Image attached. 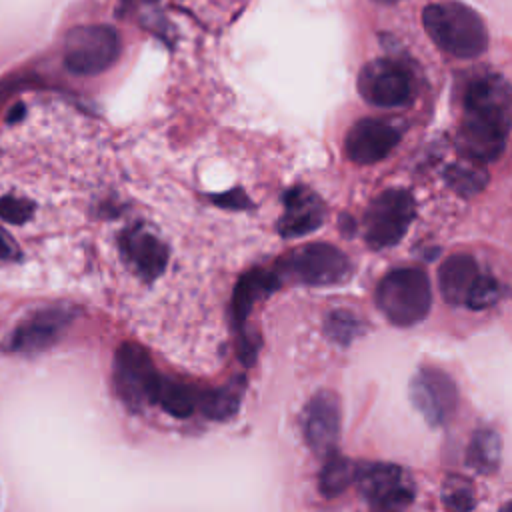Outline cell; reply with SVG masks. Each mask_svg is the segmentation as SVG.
<instances>
[{
  "mask_svg": "<svg viewBox=\"0 0 512 512\" xmlns=\"http://www.w3.org/2000/svg\"><path fill=\"white\" fill-rule=\"evenodd\" d=\"M512 128V86L498 74H484L470 82L464 94V116L456 134V148L474 162H492L506 148Z\"/></svg>",
  "mask_w": 512,
  "mask_h": 512,
  "instance_id": "1",
  "label": "cell"
},
{
  "mask_svg": "<svg viewBox=\"0 0 512 512\" xmlns=\"http://www.w3.org/2000/svg\"><path fill=\"white\" fill-rule=\"evenodd\" d=\"M422 26L430 40L454 58H476L488 46L482 18L460 2H434L422 12Z\"/></svg>",
  "mask_w": 512,
  "mask_h": 512,
  "instance_id": "2",
  "label": "cell"
},
{
  "mask_svg": "<svg viewBox=\"0 0 512 512\" xmlns=\"http://www.w3.org/2000/svg\"><path fill=\"white\" fill-rule=\"evenodd\" d=\"M376 304L394 326H412L426 318L432 304L428 276L418 268L388 272L376 288Z\"/></svg>",
  "mask_w": 512,
  "mask_h": 512,
  "instance_id": "3",
  "label": "cell"
},
{
  "mask_svg": "<svg viewBox=\"0 0 512 512\" xmlns=\"http://www.w3.org/2000/svg\"><path fill=\"white\" fill-rule=\"evenodd\" d=\"M120 56V36L108 24H80L64 38V66L76 76H96Z\"/></svg>",
  "mask_w": 512,
  "mask_h": 512,
  "instance_id": "4",
  "label": "cell"
},
{
  "mask_svg": "<svg viewBox=\"0 0 512 512\" xmlns=\"http://www.w3.org/2000/svg\"><path fill=\"white\" fill-rule=\"evenodd\" d=\"M414 218V198L408 190L392 188L378 194L364 214V238L372 248H388L402 240Z\"/></svg>",
  "mask_w": 512,
  "mask_h": 512,
  "instance_id": "5",
  "label": "cell"
},
{
  "mask_svg": "<svg viewBox=\"0 0 512 512\" xmlns=\"http://www.w3.org/2000/svg\"><path fill=\"white\" fill-rule=\"evenodd\" d=\"M282 272L302 284L328 286L344 282L350 276V262L336 246L304 244L284 258Z\"/></svg>",
  "mask_w": 512,
  "mask_h": 512,
  "instance_id": "6",
  "label": "cell"
},
{
  "mask_svg": "<svg viewBox=\"0 0 512 512\" xmlns=\"http://www.w3.org/2000/svg\"><path fill=\"white\" fill-rule=\"evenodd\" d=\"M160 374L144 348L124 342L114 356V384L122 400L130 408H142L154 402V392Z\"/></svg>",
  "mask_w": 512,
  "mask_h": 512,
  "instance_id": "7",
  "label": "cell"
},
{
  "mask_svg": "<svg viewBox=\"0 0 512 512\" xmlns=\"http://www.w3.org/2000/svg\"><path fill=\"white\" fill-rule=\"evenodd\" d=\"M358 92L362 98L380 108L404 106L414 96L410 72L396 60L380 58L368 62L358 74Z\"/></svg>",
  "mask_w": 512,
  "mask_h": 512,
  "instance_id": "8",
  "label": "cell"
},
{
  "mask_svg": "<svg viewBox=\"0 0 512 512\" xmlns=\"http://www.w3.org/2000/svg\"><path fill=\"white\" fill-rule=\"evenodd\" d=\"M356 484L362 498L380 510L406 508L414 498L410 476L396 464H358Z\"/></svg>",
  "mask_w": 512,
  "mask_h": 512,
  "instance_id": "9",
  "label": "cell"
},
{
  "mask_svg": "<svg viewBox=\"0 0 512 512\" xmlns=\"http://www.w3.org/2000/svg\"><path fill=\"white\" fill-rule=\"evenodd\" d=\"M410 398L418 412L432 424H446L458 410V388L454 380L438 368H420L410 384Z\"/></svg>",
  "mask_w": 512,
  "mask_h": 512,
  "instance_id": "10",
  "label": "cell"
},
{
  "mask_svg": "<svg viewBox=\"0 0 512 512\" xmlns=\"http://www.w3.org/2000/svg\"><path fill=\"white\" fill-rule=\"evenodd\" d=\"M74 312L64 306L42 308L28 316L10 336V350L18 354H38L50 348L72 322Z\"/></svg>",
  "mask_w": 512,
  "mask_h": 512,
  "instance_id": "11",
  "label": "cell"
},
{
  "mask_svg": "<svg viewBox=\"0 0 512 512\" xmlns=\"http://www.w3.org/2000/svg\"><path fill=\"white\" fill-rule=\"evenodd\" d=\"M400 142V130L384 120L364 118L356 122L346 138V156L356 164H374L384 160Z\"/></svg>",
  "mask_w": 512,
  "mask_h": 512,
  "instance_id": "12",
  "label": "cell"
},
{
  "mask_svg": "<svg viewBox=\"0 0 512 512\" xmlns=\"http://www.w3.org/2000/svg\"><path fill=\"white\" fill-rule=\"evenodd\" d=\"M304 438L316 454H330L340 434V406L336 394L318 392L304 412Z\"/></svg>",
  "mask_w": 512,
  "mask_h": 512,
  "instance_id": "13",
  "label": "cell"
},
{
  "mask_svg": "<svg viewBox=\"0 0 512 512\" xmlns=\"http://www.w3.org/2000/svg\"><path fill=\"white\" fill-rule=\"evenodd\" d=\"M324 220L322 200L308 188H290L284 196V214L278 222L282 236H304L316 230Z\"/></svg>",
  "mask_w": 512,
  "mask_h": 512,
  "instance_id": "14",
  "label": "cell"
},
{
  "mask_svg": "<svg viewBox=\"0 0 512 512\" xmlns=\"http://www.w3.org/2000/svg\"><path fill=\"white\" fill-rule=\"evenodd\" d=\"M482 274L478 264L468 254H454L446 258L438 272L442 296L452 306H468Z\"/></svg>",
  "mask_w": 512,
  "mask_h": 512,
  "instance_id": "15",
  "label": "cell"
},
{
  "mask_svg": "<svg viewBox=\"0 0 512 512\" xmlns=\"http://www.w3.org/2000/svg\"><path fill=\"white\" fill-rule=\"evenodd\" d=\"M122 250L146 280L160 276L168 264V248L140 226L122 236Z\"/></svg>",
  "mask_w": 512,
  "mask_h": 512,
  "instance_id": "16",
  "label": "cell"
},
{
  "mask_svg": "<svg viewBox=\"0 0 512 512\" xmlns=\"http://www.w3.org/2000/svg\"><path fill=\"white\" fill-rule=\"evenodd\" d=\"M278 286V280L270 272L262 270H252L242 276V280L236 286L234 298H232V310H234V320L236 326L242 328L246 322V316L252 310V304L272 292Z\"/></svg>",
  "mask_w": 512,
  "mask_h": 512,
  "instance_id": "17",
  "label": "cell"
},
{
  "mask_svg": "<svg viewBox=\"0 0 512 512\" xmlns=\"http://www.w3.org/2000/svg\"><path fill=\"white\" fill-rule=\"evenodd\" d=\"M200 392L184 382L160 376L154 392V402L162 406L164 412L176 418H188L198 408Z\"/></svg>",
  "mask_w": 512,
  "mask_h": 512,
  "instance_id": "18",
  "label": "cell"
},
{
  "mask_svg": "<svg viewBox=\"0 0 512 512\" xmlns=\"http://www.w3.org/2000/svg\"><path fill=\"white\" fill-rule=\"evenodd\" d=\"M244 392V378H236L222 388L204 390L198 398V410L212 420H226L236 414Z\"/></svg>",
  "mask_w": 512,
  "mask_h": 512,
  "instance_id": "19",
  "label": "cell"
},
{
  "mask_svg": "<svg viewBox=\"0 0 512 512\" xmlns=\"http://www.w3.org/2000/svg\"><path fill=\"white\" fill-rule=\"evenodd\" d=\"M356 472H358V464H354L344 456L330 454L320 472V480H318L320 492L326 498H334L342 494L350 484L356 482Z\"/></svg>",
  "mask_w": 512,
  "mask_h": 512,
  "instance_id": "20",
  "label": "cell"
},
{
  "mask_svg": "<svg viewBox=\"0 0 512 512\" xmlns=\"http://www.w3.org/2000/svg\"><path fill=\"white\" fill-rule=\"evenodd\" d=\"M466 460L480 474L494 472L500 462V438L496 432L478 430L470 442Z\"/></svg>",
  "mask_w": 512,
  "mask_h": 512,
  "instance_id": "21",
  "label": "cell"
},
{
  "mask_svg": "<svg viewBox=\"0 0 512 512\" xmlns=\"http://www.w3.org/2000/svg\"><path fill=\"white\" fill-rule=\"evenodd\" d=\"M444 178L448 186L462 196L478 194L488 182V174L476 164H452L446 168Z\"/></svg>",
  "mask_w": 512,
  "mask_h": 512,
  "instance_id": "22",
  "label": "cell"
},
{
  "mask_svg": "<svg viewBox=\"0 0 512 512\" xmlns=\"http://www.w3.org/2000/svg\"><path fill=\"white\" fill-rule=\"evenodd\" d=\"M326 328L334 340H338L340 344H346L358 334V320L348 312H334L330 314Z\"/></svg>",
  "mask_w": 512,
  "mask_h": 512,
  "instance_id": "23",
  "label": "cell"
},
{
  "mask_svg": "<svg viewBox=\"0 0 512 512\" xmlns=\"http://www.w3.org/2000/svg\"><path fill=\"white\" fill-rule=\"evenodd\" d=\"M32 202L18 196L0 198V218L12 224H24L32 216Z\"/></svg>",
  "mask_w": 512,
  "mask_h": 512,
  "instance_id": "24",
  "label": "cell"
},
{
  "mask_svg": "<svg viewBox=\"0 0 512 512\" xmlns=\"http://www.w3.org/2000/svg\"><path fill=\"white\" fill-rule=\"evenodd\" d=\"M442 498H444V504L454 510H468L474 506V490L464 478H456V482L448 484Z\"/></svg>",
  "mask_w": 512,
  "mask_h": 512,
  "instance_id": "25",
  "label": "cell"
},
{
  "mask_svg": "<svg viewBox=\"0 0 512 512\" xmlns=\"http://www.w3.org/2000/svg\"><path fill=\"white\" fill-rule=\"evenodd\" d=\"M498 294H500L498 282L492 276H484L482 274V278H480V282H478V286H476V290H474V294H472V298L468 302V308H474V310L488 308V306H492L496 302Z\"/></svg>",
  "mask_w": 512,
  "mask_h": 512,
  "instance_id": "26",
  "label": "cell"
},
{
  "mask_svg": "<svg viewBox=\"0 0 512 512\" xmlns=\"http://www.w3.org/2000/svg\"><path fill=\"white\" fill-rule=\"evenodd\" d=\"M214 202H218V204H222L226 208H244V206H248V200H246V196L240 190L226 192L224 196H216Z\"/></svg>",
  "mask_w": 512,
  "mask_h": 512,
  "instance_id": "27",
  "label": "cell"
},
{
  "mask_svg": "<svg viewBox=\"0 0 512 512\" xmlns=\"http://www.w3.org/2000/svg\"><path fill=\"white\" fill-rule=\"evenodd\" d=\"M18 258V248L12 238L0 228V260H14Z\"/></svg>",
  "mask_w": 512,
  "mask_h": 512,
  "instance_id": "28",
  "label": "cell"
},
{
  "mask_svg": "<svg viewBox=\"0 0 512 512\" xmlns=\"http://www.w3.org/2000/svg\"><path fill=\"white\" fill-rule=\"evenodd\" d=\"M374 2H380V4H394V2H398V0H374Z\"/></svg>",
  "mask_w": 512,
  "mask_h": 512,
  "instance_id": "29",
  "label": "cell"
},
{
  "mask_svg": "<svg viewBox=\"0 0 512 512\" xmlns=\"http://www.w3.org/2000/svg\"><path fill=\"white\" fill-rule=\"evenodd\" d=\"M128 4H136V2H150V0H126Z\"/></svg>",
  "mask_w": 512,
  "mask_h": 512,
  "instance_id": "30",
  "label": "cell"
},
{
  "mask_svg": "<svg viewBox=\"0 0 512 512\" xmlns=\"http://www.w3.org/2000/svg\"><path fill=\"white\" fill-rule=\"evenodd\" d=\"M504 508H508V510H512V502H508Z\"/></svg>",
  "mask_w": 512,
  "mask_h": 512,
  "instance_id": "31",
  "label": "cell"
}]
</instances>
